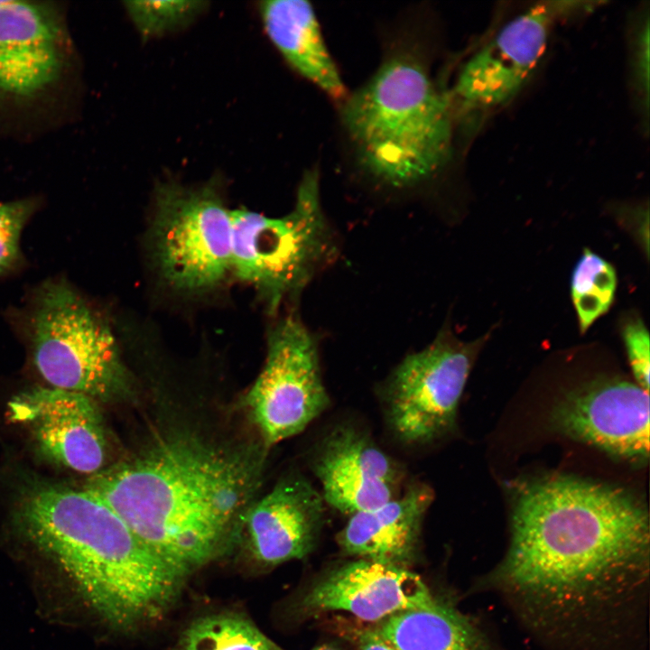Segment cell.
I'll list each match as a JSON object with an SVG mask.
<instances>
[{
  "label": "cell",
  "mask_w": 650,
  "mask_h": 650,
  "mask_svg": "<svg viewBox=\"0 0 650 650\" xmlns=\"http://www.w3.org/2000/svg\"><path fill=\"white\" fill-rule=\"evenodd\" d=\"M511 493L509 546L484 590L558 647L599 650L622 639L647 596L645 506L624 489L567 475L521 480Z\"/></svg>",
  "instance_id": "6da1fadb"
},
{
  "label": "cell",
  "mask_w": 650,
  "mask_h": 650,
  "mask_svg": "<svg viewBox=\"0 0 650 650\" xmlns=\"http://www.w3.org/2000/svg\"><path fill=\"white\" fill-rule=\"evenodd\" d=\"M257 472L245 455L175 436L94 474L85 489L184 577L231 542Z\"/></svg>",
  "instance_id": "7a4b0ae2"
},
{
  "label": "cell",
  "mask_w": 650,
  "mask_h": 650,
  "mask_svg": "<svg viewBox=\"0 0 650 650\" xmlns=\"http://www.w3.org/2000/svg\"><path fill=\"white\" fill-rule=\"evenodd\" d=\"M14 521L116 630L132 632L159 621L180 592L184 577L85 488L34 485L22 495Z\"/></svg>",
  "instance_id": "3957f363"
},
{
  "label": "cell",
  "mask_w": 650,
  "mask_h": 650,
  "mask_svg": "<svg viewBox=\"0 0 650 650\" xmlns=\"http://www.w3.org/2000/svg\"><path fill=\"white\" fill-rule=\"evenodd\" d=\"M341 105V119L361 169L404 190L436 178L450 161L455 109L412 50L389 53Z\"/></svg>",
  "instance_id": "277c9868"
},
{
  "label": "cell",
  "mask_w": 650,
  "mask_h": 650,
  "mask_svg": "<svg viewBox=\"0 0 650 650\" xmlns=\"http://www.w3.org/2000/svg\"><path fill=\"white\" fill-rule=\"evenodd\" d=\"M231 216V272L257 291L271 312L301 292L338 254L316 169L304 173L286 215L271 218L237 209Z\"/></svg>",
  "instance_id": "5b68a950"
},
{
  "label": "cell",
  "mask_w": 650,
  "mask_h": 650,
  "mask_svg": "<svg viewBox=\"0 0 650 650\" xmlns=\"http://www.w3.org/2000/svg\"><path fill=\"white\" fill-rule=\"evenodd\" d=\"M35 367L51 387L93 399L122 392L128 376L108 324L75 291L50 283L31 321Z\"/></svg>",
  "instance_id": "8992f818"
},
{
  "label": "cell",
  "mask_w": 650,
  "mask_h": 650,
  "mask_svg": "<svg viewBox=\"0 0 650 650\" xmlns=\"http://www.w3.org/2000/svg\"><path fill=\"white\" fill-rule=\"evenodd\" d=\"M153 254L168 285L185 292L218 286L231 272L232 216L217 183L156 188Z\"/></svg>",
  "instance_id": "52a82bcc"
},
{
  "label": "cell",
  "mask_w": 650,
  "mask_h": 650,
  "mask_svg": "<svg viewBox=\"0 0 650 650\" xmlns=\"http://www.w3.org/2000/svg\"><path fill=\"white\" fill-rule=\"evenodd\" d=\"M482 342H464L445 329L393 369L383 385L382 400L385 422L399 442L425 446L454 428Z\"/></svg>",
  "instance_id": "ba28073f"
},
{
  "label": "cell",
  "mask_w": 650,
  "mask_h": 650,
  "mask_svg": "<svg viewBox=\"0 0 650 650\" xmlns=\"http://www.w3.org/2000/svg\"><path fill=\"white\" fill-rule=\"evenodd\" d=\"M246 403L266 447L299 434L330 406L318 341L296 316L269 332L266 358Z\"/></svg>",
  "instance_id": "9c48e42d"
},
{
  "label": "cell",
  "mask_w": 650,
  "mask_h": 650,
  "mask_svg": "<svg viewBox=\"0 0 650 650\" xmlns=\"http://www.w3.org/2000/svg\"><path fill=\"white\" fill-rule=\"evenodd\" d=\"M591 2L535 4L506 23L462 66L450 91L454 109L489 110L511 101L543 57L555 23Z\"/></svg>",
  "instance_id": "30bf717a"
},
{
  "label": "cell",
  "mask_w": 650,
  "mask_h": 650,
  "mask_svg": "<svg viewBox=\"0 0 650 650\" xmlns=\"http://www.w3.org/2000/svg\"><path fill=\"white\" fill-rule=\"evenodd\" d=\"M569 437L632 461L649 455V394L637 384L599 380L571 391L552 413Z\"/></svg>",
  "instance_id": "8fae6325"
},
{
  "label": "cell",
  "mask_w": 650,
  "mask_h": 650,
  "mask_svg": "<svg viewBox=\"0 0 650 650\" xmlns=\"http://www.w3.org/2000/svg\"><path fill=\"white\" fill-rule=\"evenodd\" d=\"M12 419L30 426L44 457L83 474H97L107 456L103 418L95 399L55 387H34L9 403Z\"/></svg>",
  "instance_id": "7c38bea8"
},
{
  "label": "cell",
  "mask_w": 650,
  "mask_h": 650,
  "mask_svg": "<svg viewBox=\"0 0 650 650\" xmlns=\"http://www.w3.org/2000/svg\"><path fill=\"white\" fill-rule=\"evenodd\" d=\"M324 502L342 514L377 507L399 496L403 466L372 438L351 424H340L319 442L311 459Z\"/></svg>",
  "instance_id": "4fadbf2b"
},
{
  "label": "cell",
  "mask_w": 650,
  "mask_h": 650,
  "mask_svg": "<svg viewBox=\"0 0 650 650\" xmlns=\"http://www.w3.org/2000/svg\"><path fill=\"white\" fill-rule=\"evenodd\" d=\"M436 602L421 577L405 567L359 559L320 579L302 598L299 608L308 615L342 610L376 622Z\"/></svg>",
  "instance_id": "5bb4252c"
},
{
  "label": "cell",
  "mask_w": 650,
  "mask_h": 650,
  "mask_svg": "<svg viewBox=\"0 0 650 650\" xmlns=\"http://www.w3.org/2000/svg\"><path fill=\"white\" fill-rule=\"evenodd\" d=\"M320 491L303 476L281 478L245 513L239 528L253 560L274 566L313 549L325 513Z\"/></svg>",
  "instance_id": "9a60e30c"
},
{
  "label": "cell",
  "mask_w": 650,
  "mask_h": 650,
  "mask_svg": "<svg viewBox=\"0 0 650 650\" xmlns=\"http://www.w3.org/2000/svg\"><path fill=\"white\" fill-rule=\"evenodd\" d=\"M64 59L65 34L53 8L18 0L0 5V94L35 96L58 79Z\"/></svg>",
  "instance_id": "2e32d148"
},
{
  "label": "cell",
  "mask_w": 650,
  "mask_h": 650,
  "mask_svg": "<svg viewBox=\"0 0 650 650\" xmlns=\"http://www.w3.org/2000/svg\"><path fill=\"white\" fill-rule=\"evenodd\" d=\"M432 501L428 485L412 484L386 503L349 515L337 541L348 554L404 567L416 553Z\"/></svg>",
  "instance_id": "e0dca14e"
},
{
  "label": "cell",
  "mask_w": 650,
  "mask_h": 650,
  "mask_svg": "<svg viewBox=\"0 0 650 650\" xmlns=\"http://www.w3.org/2000/svg\"><path fill=\"white\" fill-rule=\"evenodd\" d=\"M259 12L268 38L286 62L332 100L342 104L348 92L311 5L302 0L263 1Z\"/></svg>",
  "instance_id": "ac0fdd59"
},
{
  "label": "cell",
  "mask_w": 650,
  "mask_h": 650,
  "mask_svg": "<svg viewBox=\"0 0 650 650\" xmlns=\"http://www.w3.org/2000/svg\"><path fill=\"white\" fill-rule=\"evenodd\" d=\"M375 628L395 650H497L469 617L438 600L394 614Z\"/></svg>",
  "instance_id": "d6986e66"
},
{
  "label": "cell",
  "mask_w": 650,
  "mask_h": 650,
  "mask_svg": "<svg viewBox=\"0 0 650 650\" xmlns=\"http://www.w3.org/2000/svg\"><path fill=\"white\" fill-rule=\"evenodd\" d=\"M179 650H283L246 617L219 613L200 617L182 632Z\"/></svg>",
  "instance_id": "ffe728a7"
},
{
  "label": "cell",
  "mask_w": 650,
  "mask_h": 650,
  "mask_svg": "<svg viewBox=\"0 0 650 650\" xmlns=\"http://www.w3.org/2000/svg\"><path fill=\"white\" fill-rule=\"evenodd\" d=\"M617 288L614 267L585 249L572 272L571 292L581 332L611 306Z\"/></svg>",
  "instance_id": "44dd1931"
},
{
  "label": "cell",
  "mask_w": 650,
  "mask_h": 650,
  "mask_svg": "<svg viewBox=\"0 0 650 650\" xmlns=\"http://www.w3.org/2000/svg\"><path fill=\"white\" fill-rule=\"evenodd\" d=\"M124 4L144 39L160 36L188 24L206 7L203 1H127Z\"/></svg>",
  "instance_id": "7402d4cb"
},
{
  "label": "cell",
  "mask_w": 650,
  "mask_h": 650,
  "mask_svg": "<svg viewBox=\"0 0 650 650\" xmlns=\"http://www.w3.org/2000/svg\"><path fill=\"white\" fill-rule=\"evenodd\" d=\"M32 211L28 200L0 202V274L19 259L21 233Z\"/></svg>",
  "instance_id": "603a6c76"
},
{
  "label": "cell",
  "mask_w": 650,
  "mask_h": 650,
  "mask_svg": "<svg viewBox=\"0 0 650 650\" xmlns=\"http://www.w3.org/2000/svg\"><path fill=\"white\" fill-rule=\"evenodd\" d=\"M649 12L636 19L631 33V72L641 107L648 112L649 100Z\"/></svg>",
  "instance_id": "cb8c5ba5"
},
{
  "label": "cell",
  "mask_w": 650,
  "mask_h": 650,
  "mask_svg": "<svg viewBox=\"0 0 650 650\" xmlns=\"http://www.w3.org/2000/svg\"><path fill=\"white\" fill-rule=\"evenodd\" d=\"M623 339L630 367L636 384L649 391V335L641 320L627 322L623 329Z\"/></svg>",
  "instance_id": "d4e9b609"
},
{
  "label": "cell",
  "mask_w": 650,
  "mask_h": 650,
  "mask_svg": "<svg viewBox=\"0 0 650 650\" xmlns=\"http://www.w3.org/2000/svg\"><path fill=\"white\" fill-rule=\"evenodd\" d=\"M356 642L358 650H395L378 634L376 628L358 631Z\"/></svg>",
  "instance_id": "484cf974"
},
{
  "label": "cell",
  "mask_w": 650,
  "mask_h": 650,
  "mask_svg": "<svg viewBox=\"0 0 650 650\" xmlns=\"http://www.w3.org/2000/svg\"><path fill=\"white\" fill-rule=\"evenodd\" d=\"M311 650H337V649L331 645H322L317 646Z\"/></svg>",
  "instance_id": "4316f807"
},
{
  "label": "cell",
  "mask_w": 650,
  "mask_h": 650,
  "mask_svg": "<svg viewBox=\"0 0 650 650\" xmlns=\"http://www.w3.org/2000/svg\"><path fill=\"white\" fill-rule=\"evenodd\" d=\"M5 2V0H0V5H3Z\"/></svg>",
  "instance_id": "83f0119b"
}]
</instances>
